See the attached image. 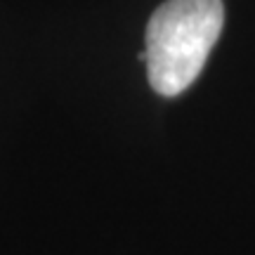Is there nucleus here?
Listing matches in <instances>:
<instances>
[{"label": "nucleus", "instance_id": "f257e3e1", "mask_svg": "<svg viewBox=\"0 0 255 255\" xmlns=\"http://www.w3.org/2000/svg\"><path fill=\"white\" fill-rule=\"evenodd\" d=\"M225 24L222 0H165L146 26V76L158 95L175 97L199 78Z\"/></svg>", "mask_w": 255, "mask_h": 255}]
</instances>
